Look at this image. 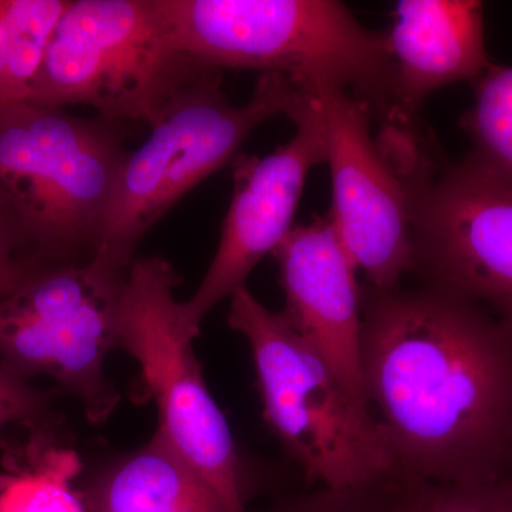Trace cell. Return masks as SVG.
I'll return each mask as SVG.
<instances>
[{
	"label": "cell",
	"mask_w": 512,
	"mask_h": 512,
	"mask_svg": "<svg viewBox=\"0 0 512 512\" xmlns=\"http://www.w3.org/2000/svg\"><path fill=\"white\" fill-rule=\"evenodd\" d=\"M360 367L397 476L481 484L512 473V329L434 286L362 289Z\"/></svg>",
	"instance_id": "cell-1"
},
{
	"label": "cell",
	"mask_w": 512,
	"mask_h": 512,
	"mask_svg": "<svg viewBox=\"0 0 512 512\" xmlns=\"http://www.w3.org/2000/svg\"><path fill=\"white\" fill-rule=\"evenodd\" d=\"M188 52L207 69L281 74L301 92L345 90L389 124L394 67L384 33L336 0H163Z\"/></svg>",
	"instance_id": "cell-2"
},
{
	"label": "cell",
	"mask_w": 512,
	"mask_h": 512,
	"mask_svg": "<svg viewBox=\"0 0 512 512\" xmlns=\"http://www.w3.org/2000/svg\"><path fill=\"white\" fill-rule=\"evenodd\" d=\"M117 124L29 101L0 106V202L29 258H92L128 153Z\"/></svg>",
	"instance_id": "cell-3"
},
{
	"label": "cell",
	"mask_w": 512,
	"mask_h": 512,
	"mask_svg": "<svg viewBox=\"0 0 512 512\" xmlns=\"http://www.w3.org/2000/svg\"><path fill=\"white\" fill-rule=\"evenodd\" d=\"M229 302V328L247 339L254 357L266 424L305 477L329 490L375 487L396 477L370 404L248 286Z\"/></svg>",
	"instance_id": "cell-4"
},
{
	"label": "cell",
	"mask_w": 512,
	"mask_h": 512,
	"mask_svg": "<svg viewBox=\"0 0 512 512\" xmlns=\"http://www.w3.org/2000/svg\"><path fill=\"white\" fill-rule=\"evenodd\" d=\"M303 100L288 77L264 73L247 103L235 106L220 70L198 74L161 107L147 140L128 151L92 258L127 274L141 239L181 198L234 163L256 127L282 114L291 119Z\"/></svg>",
	"instance_id": "cell-5"
},
{
	"label": "cell",
	"mask_w": 512,
	"mask_h": 512,
	"mask_svg": "<svg viewBox=\"0 0 512 512\" xmlns=\"http://www.w3.org/2000/svg\"><path fill=\"white\" fill-rule=\"evenodd\" d=\"M205 70L184 46L163 0H70L29 103L87 106L113 123L148 126Z\"/></svg>",
	"instance_id": "cell-6"
},
{
	"label": "cell",
	"mask_w": 512,
	"mask_h": 512,
	"mask_svg": "<svg viewBox=\"0 0 512 512\" xmlns=\"http://www.w3.org/2000/svg\"><path fill=\"white\" fill-rule=\"evenodd\" d=\"M180 281L160 256L134 259L121 292L116 348L141 366L157 404V433L210 485L225 512H245L247 474L181 320Z\"/></svg>",
	"instance_id": "cell-7"
},
{
	"label": "cell",
	"mask_w": 512,
	"mask_h": 512,
	"mask_svg": "<svg viewBox=\"0 0 512 512\" xmlns=\"http://www.w3.org/2000/svg\"><path fill=\"white\" fill-rule=\"evenodd\" d=\"M127 274L93 258L37 269L0 296V365L26 380L50 377L90 421L106 420L120 399L104 365L117 349Z\"/></svg>",
	"instance_id": "cell-8"
},
{
	"label": "cell",
	"mask_w": 512,
	"mask_h": 512,
	"mask_svg": "<svg viewBox=\"0 0 512 512\" xmlns=\"http://www.w3.org/2000/svg\"><path fill=\"white\" fill-rule=\"evenodd\" d=\"M412 207L413 271L512 329V190L467 157L433 168L419 143L394 154Z\"/></svg>",
	"instance_id": "cell-9"
},
{
	"label": "cell",
	"mask_w": 512,
	"mask_h": 512,
	"mask_svg": "<svg viewBox=\"0 0 512 512\" xmlns=\"http://www.w3.org/2000/svg\"><path fill=\"white\" fill-rule=\"evenodd\" d=\"M318 111L332 180L328 218L357 271L376 291L413 271L412 207L396 161L370 133L372 110L345 90L308 94Z\"/></svg>",
	"instance_id": "cell-10"
},
{
	"label": "cell",
	"mask_w": 512,
	"mask_h": 512,
	"mask_svg": "<svg viewBox=\"0 0 512 512\" xmlns=\"http://www.w3.org/2000/svg\"><path fill=\"white\" fill-rule=\"evenodd\" d=\"M291 120L296 133L284 146L265 157L239 154L232 163L234 195L220 245L197 291L181 302V320L194 339L208 313L245 288L259 261L284 241L309 173L326 163L325 134L308 94Z\"/></svg>",
	"instance_id": "cell-11"
},
{
	"label": "cell",
	"mask_w": 512,
	"mask_h": 512,
	"mask_svg": "<svg viewBox=\"0 0 512 512\" xmlns=\"http://www.w3.org/2000/svg\"><path fill=\"white\" fill-rule=\"evenodd\" d=\"M272 256L285 293L282 315L350 392L367 402L360 367L362 288L332 222L313 217L293 225Z\"/></svg>",
	"instance_id": "cell-12"
},
{
	"label": "cell",
	"mask_w": 512,
	"mask_h": 512,
	"mask_svg": "<svg viewBox=\"0 0 512 512\" xmlns=\"http://www.w3.org/2000/svg\"><path fill=\"white\" fill-rule=\"evenodd\" d=\"M386 36L394 67L387 126L409 128L431 94L454 83H476L493 66L485 47L484 5L477 0H400Z\"/></svg>",
	"instance_id": "cell-13"
},
{
	"label": "cell",
	"mask_w": 512,
	"mask_h": 512,
	"mask_svg": "<svg viewBox=\"0 0 512 512\" xmlns=\"http://www.w3.org/2000/svg\"><path fill=\"white\" fill-rule=\"evenodd\" d=\"M77 493L89 512H225L210 485L157 431Z\"/></svg>",
	"instance_id": "cell-14"
},
{
	"label": "cell",
	"mask_w": 512,
	"mask_h": 512,
	"mask_svg": "<svg viewBox=\"0 0 512 512\" xmlns=\"http://www.w3.org/2000/svg\"><path fill=\"white\" fill-rule=\"evenodd\" d=\"M70 0H0V106L29 101Z\"/></svg>",
	"instance_id": "cell-15"
},
{
	"label": "cell",
	"mask_w": 512,
	"mask_h": 512,
	"mask_svg": "<svg viewBox=\"0 0 512 512\" xmlns=\"http://www.w3.org/2000/svg\"><path fill=\"white\" fill-rule=\"evenodd\" d=\"M460 127L471 141L468 160L512 190V66L493 63L474 83V103Z\"/></svg>",
	"instance_id": "cell-16"
},
{
	"label": "cell",
	"mask_w": 512,
	"mask_h": 512,
	"mask_svg": "<svg viewBox=\"0 0 512 512\" xmlns=\"http://www.w3.org/2000/svg\"><path fill=\"white\" fill-rule=\"evenodd\" d=\"M393 512H512V473L481 484H447L396 476Z\"/></svg>",
	"instance_id": "cell-17"
},
{
	"label": "cell",
	"mask_w": 512,
	"mask_h": 512,
	"mask_svg": "<svg viewBox=\"0 0 512 512\" xmlns=\"http://www.w3.org/2000/svg\"><path fill=\"white\" fill-rule=\"evenodd\" d=\"M77 461L60 451L43 464L13 476H0V512H86L70 480Z\"/></svg>",
	"instance_id": "cell-18"
},
{
	"label": "cell",
	"mask_w": 512,
	"mask_h": 512,
	"mask_svg": "<svg viewBox=\"0 0 512 512\" xmlns=\"http://www.w3.org/2000/svg\"><path fill=\"white\" fill-rule=\"evenodd\" d=\"M389 483L353 490L320 487L313 493L286 498L264 511L245 512H393Z\"/></svg>",
	"instance_id": "cell-19"
},
{
	"label": "cell",
	"mask_w": 512,
	"mask_h": 512,
	"mask_svg": "<svg viewBox=\"0 0 512 512\" xmlns=\"http://www.w3.org/2000/svg\"><path fill=\"white\" fill-rule=\"evenodd\" d=\"M49 402L45 394L0 365V429L9 424L46 423Z\"/></svg>",
	"instance_id": "cell-20"
},
{
	"label": "cell",
	"mask_w": 512,
	"mask_h": 512,
	"mask_svg": "<svg viewBox=\"0 0 512 512\" xmlns=\"http://www.w3.org/2000/svg\"><path fill=\"white\" fill-rule=\"evenodd\" d=\"M23 259L32 258L26 254L25 245H23L12 215L0 202V265L13 264V262L23 261Z\"/></svg>",
	"instance_id": "cell-21"
},
{
	"label": "cell",
	"mask_w": 512,
	"mask_h": 512,
	"mask_svg": "<svg viewBox=\"0 0 512 512\" xmlns=\"http://www.w3.org/2000/svg\"><path fill=\"white\" fill-rule=\"evenodd\" d=\"M40 268H45V266L33 259H23V261L13 262V264L0 265V296L12 291L15 286L25 281L29 275Z\"/></svg>",
	"instance_id": "cell-22"
}]
</instances>
